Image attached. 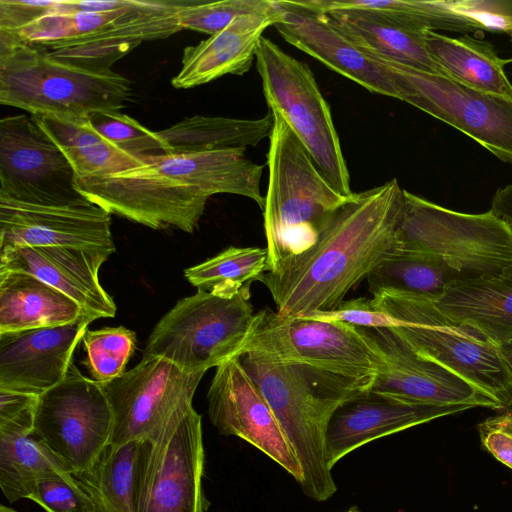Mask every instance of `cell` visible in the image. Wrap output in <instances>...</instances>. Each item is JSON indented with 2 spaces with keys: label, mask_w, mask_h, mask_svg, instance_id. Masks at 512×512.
<instances>
[{
  "label": "cell",
  "mask_w": 512,
  "mask_h": 512,
  "mask_svg": "<svg viewBox=\"0 0 512 512\" xmlns=\"http://www.w3.org/2000/svg\"><path fill=\"white\" fill-rule=\"evenodd\" d=\"M403 197L396 178L354 193L311 248L261 274L256 281L268 288L276 312L303 317L342 304L392 252Z\"/></svg>",
  "instance_id": "6da1fadb"
},
{
  "label": "cell",
  "mask_w": 512,
  "mask_h": 512,
  "mask_svg": "<svg viewBox=\"0 0 512 512\" xmlns=\"http://www.w3.org/2000/svg\"><path fill=\"white\" fill-rule=\"evenodd\" d=\"M245 152L246 148H229L148 155L139 167L76 178L75 188L111 215L152 229L193 233L208 199L215 194L240 195L264 208L260 188L264 166Z\"/></svg>",
  "instance_id": "7a4b0ae2"
},
{
  "label": "cell",
  "mask_w": 512,
  "mask_h": 512,
  "mask_svg": "<svg viewBox=\"0 0 512 512\" xmlns=\"http://www.w3.org/2000/svg\"><path fill=\"white\" fill-rule=\"evenodd\" d=\"M237 357L273 410L301 465L300 488L315 501L329 499L337 487L325 456L328 422L343 402L369 390L375 376L343 377L255 351Z\"/></svg>",
  "instance_id": "3957f363"
},
{
  "label": "cell",
  "mask_w": 512,
  "mask_h": 512,
  "mask_svg": "<svg viewBox=\"0 0 512 512\" xmlns=\"http://www.w3.org/2000/svg\"><path fill=\"white\" fill-rule=\"evenodd\" d=\"M263 210L267 270L311 248L352 196L339 193L287 124L274 114Z\"/></svg>",
  "instance_id": "277c9868"
},
{
  "label": "cell",
  "mask_w": 512,
  "mask_h": 512,
  "mask_svg": "<svg viewBox=\"0 0 512 512\" xmlns=\"http://www.w3.org/2000/svg\"><path fill=\"white\" fill-rule=\"evenodd\" d=\"M131 82L113 70L96 72L52 58L48 51L0 30V103L32 114L88 118L121 111Z\"/></svg>",
  "instance_id": "5b68a950"
},
{
  "label": "cell",
  "mask_w": 512,
  "mask_h": 512,
  "mask_svg": "<svg viewBox=\"0 0 512 512\" xmlns=\"http://www.w3.org/2000/svg\"><path fill=\"white\" fill-rule=\"evenodd\" d=\"M393 328L421 357L457 374L502 408L512 393V374L499 346L477 329L458 323L433 302L432 296L380 290L371 297Z\"/></svg>",
  "instance_id": "8992f818"
},
{
  "label": "cell",
  "mask_w": 512,
  "mask_h": 512,
  "mask_svg": "<svg viewBox=\"0 0 512 512\" xmlns=\"http://www.w3.org/2000/svg\"><path fill=\"white\" fill-rule=\"evenodd\" d=\"M392 252L434 258L457 279L492 275L512 266V229L492 210L458 212L404 189Z\"/></svg>",
  "instance_id": "52a82bcc"
},
{
  "label": "cell",
  "mask_w": 512,
  "mask_h": 512,
  "mask_svg": "<svg viewBox=\"0 0 512 512\" xmlns=\"http://www.w3.org/2000/svg\"><path fill=\"white\" fill-rule=\"evenodd\" d=\"M255 60L269 110L287 124L328 182L342 195L352 196L330 106L311 69L264 36Z\"/></svg>",
  "instance_id": "ba28073f"
},
{
  "label": "cell",
  "mask_w": 512,
  "mask_h": 512,
  "mask_svg": "<svg viewBox=\"0 0 512 512\" xmlns=\"http://www.w3.org/2000/svg\"><path fill=\"white\" fill-rule=\"evenodd\" d=\"M249 284L231 298L198 290L180 299L155 325L143 355L205 373L238 356L254 316Z\"/></svg>",
  "instance_id": "9c48e42d"
},
{
  "label": "cell",
  "mask_w": 512,
  "mask_h": 512,
  "mask_svg": "<svg viewBox=\"0 0 512 512\" xmlns=\"http://www.w3.org/2000/svg\"><path fill=\"white\" fill-rule=\"evenodd\" d=\"M202 418L193 406L138 441L132 482L134 512H206Z\"/></svg>",
  "instance_id": "30bf717a"
},
{
  "label": "cell",
  "mask_w": 512,
  "mask_h": 512,
  "mask_svg": "<svg viewBox=\"0 0 512 512\" xmlns=\"http://www.w3.org/2000/svg\"><path fill=\"white\" fill-rule=\"evenodd\" d=\"M248 351L353 379L375 376L381 363L356 326L308 317H283L269 307L254 316L240 354Z\"/></svg>",
  "instance_id": "8fae6325"
},
{
  "label": "cell",
  "mask_w": 512,
  "mask_h": 512,
  "mask_svg": "<svg viewBox=\"0 0 512 512\" xmlns=\"http://www.w3.org/2000/svg\"><path fill=\"white\" fill-rule=\"evenodd\" d=\"M375 57L386 68L399 100L456 128L512 165V99Z\"/></svg>",
  "instance_id": "7c38bea8"
},
{
  "label": "cell",
  "mask_w": 512,
  "mask_h": 512,
  "mask_svg": "<svg viewBox=\"0 0 512 512\" xmlns=\"http://www.w3.org/2000/svg\"><path fill=\"white\" fill-rule=\"evenodd\" d=\"M112 427L103 388L74 363L61 382L38 396L33 433L70 474L94 465L110 443Z\"/></svg>",
  "instance_id": "4fadbf2b"
},
{
  "label": "cell",
  "mask_w": 512,
  "mask_h": 512,
  "mask_svg": "<svg viewBox=\"0 0 512 512\" xmlns=\"http://www.w3.org/2000/svg\"><path fill=\"white\" fill-rule=\"evenodd\" d=\"M203 372H187L157 356L142 360L123 375L100 383L113 413L110 445L148 436L173 415L192 405Z\"/></svg>",
  "instance_id": "5bb4252c"
},
{
  "label": "cell",
  "mask_w": 512,
  "mask_h": 512,
  "mask_svg": "<svg viewBox=\"0 0 512 512\" xmlns=\"http://www.w3.org/2000/svg\"><path fill=\"white\" fill-rule=\"evenodd\" d=\"M76 173L49 136L24 114L0 121V195L36 204H68L86 198Z\"/></svg>",
  "instance_id": "9a60e30c"
},
{
  "label": "cell",
  "mask_w": 512,
  "mask_h": 512,
  "mask_svg": "<svg viewBox=\"0 0 512 512\" xmlns=\"http://www.w3.org/2000/svg\"><path fill=\"white\" fill-rule=\"evenodd\" d=\"M357 328L381 360L371 392L414 405L501 409L457 374L419 356L393 328Z\"/></svg>",
  "instance_id": "2e32d148"
},
{
  "label": "cell",
  "mask_w": 512,
  "mask_h": 512,
  "mask_svg": "<svg viewBox=\"0 0 512 512\" xmlns=\"http://www.w3.org/2000/svg\"><path fill=\"white\" fill-rule=\"evenodd\" d=\"M207 400L210 421L220 433L247 441L301 483V465L280 423L237 356L216 367Z\"/></svg>",
  "instance_id": "e0dca14e"
},
{
  "label": "cell",
  "mask_w": 512,
  "mask_h": 512,
  "mask_svg": "<svg viewBox=\"0 0 512 512\" xmlns=\"http://www.w3.org/2000/svg\"><path fill=\"white\" fill-rule=\"evenodd\" d=\"M111 214L85 199L36 204L0 195V253L21 246H69L113 254Z\"/></svg>",
  "instance_id": "ac0fdd59"
},
{
  "label": "cell",
  "mask_w": 512,
  "mask_h": 512,
  "mask_svg": "<svg viewBox=\"0 0 512 512\" xmlns=\"http://www.w3.org/2000/svg\"><path fill=\"white\" fill-rule=\"evenodd\" d=\"M276 2L279 17L274 27L286 42L370 92L398 99L383 64L349 38L328 13L309 0Z\"/></svg>",
  "instance_id": "d6986e66"
},
{
  "label": "cell",
  "mask_w": 512,
  "mask_h": 512,
  "mask_svg": "<svg viewBox=\"0 0 512 512\" xmlns=\"http://www.w3.org/2000/svg\"><path fill=\"white\" fill-rule=\"evenodd\" d=\"M93 321L0 334V389L40 395L57 385Z\"/></svg>",
  "instance_id": "ffe728a7"
},
{
  "label": "cell",
  "mask_w": 512,
  "mask_h": 512,
  "mask_svg": "<svg viewBox=\"0 0 512 512\" xmlns=\"http://www.w3.org/2000/svg\"><path fill=\"white\" fill-rule=\"evenodd\" d=\"M471 409L466 405L431 406L401 402L362 391L343 402L332 414L325 433L328 467L361 446L439 417Z\"/></svg>",
  "instance_id": "44dd1931"
},
{
  "label": "cell",
  "mask_w": 512,
  "mask_h": 512,
  "mask_svg": "<svg viewBox=\"0 0 512 512\" xmlns=\"http://www.w3.org/2000/svg\"><path fill=\"white\" fill-rule=\"evenodd\" d=\"M110 254L69 246H21L0 253V270L31 274L73 299L93 320L113 318L116 304L99 281Z\"/></svg>",
  "instance_id": "7402d4cb"
},
{
  "label": "cell",
  "mask_w": 512,
  "mask_h": 512,
  "mask_svg": "<svg viewBox=\"0 0 512 512\" xmlns=\"http://www.w3.org/2000/svg\"><path fill=\"white\" fill-rule=\"evenodd\" d=\"M185 0H131L116 25L101 34L76 41L49 55L66 64L96 72L113 64L142 42L165 39L180 30L178 11Z\"/></svg>",
  "instance_id": "603a6c76"
},
{
  "label": "cell",
  "mask_w": 512,
  "mask_h": 512,
  "mask_svg": "<svg viewBox=\"0 0 512 512\" xmlns=\"http://www.w3.org/2000/svg\"><path fill=\"white\" fill-rule=\"evenodd\" d=\"M276 2V0H275ZM279 9L243 15L221 31L183 50L181 68L171 83L177 89L193 88L224 75H243L256 59L263 32L274 26Z\"/></svg>",
  "instance_id": "cb8c5ba5"
},
{
  "label": "cell",
  "mask_w": 512,
  "mask_h": 512,
  "mask_svg": "<svg viewBox=\"0 0 512 512\" xmlns=\"http://www.w3.org/2000/svg\"><path fill=\"white\" fill-rule=\"evenodd\" d=\"M433 302L450 319L500 346L512 341V266L492 275L455 279Z\"/></svg>",
  "instance_id": "d4e9b609"
},
{
  "label": "cell",
  "mask_w": 512,
  "mask_h": 512,
  "mask_svg": "<svg viewBox=\"0 0 512 512\" xmlns=\"http://www.w3.org/2000/svg\"><path fill=\"white\" fill-rule=\"evenodd\" d=\"M360 7L423 31L504 32L512 35V1L363 0Z\"/></svg>",
  "instance_id": "484cf974"
},
{
  "label": "cell",
  "mask_w": 512,
  "mask_h": 512,
  "mask_svg": "<svg viewBox=\"0 0 512 512\" xmlns=\"http://www.w3.org/2000/svg\"><path fill=\"white\" fill-rule=\"evenodd\" d=\"M328 14L349 38L372 55L451 78L427 51L426 31L371 10L344 9Z\"/></svg>",
  "instance_id": "4316f807"
},
{
  "label": "cell",
  "mask_w": 512,
  "mask_h": 512,
  "mask_svg": "<svg viewBox=\"0 0 512 512\" xmlns=\"http://www.w3.org/2000/svg\"><path fill=\"white\" fill-rule=\"evenodd\" d=\"M84 317L89 316L73 299L39 278L0 270V334L66 325Z\"/></svg>",
  "instance_id": "83f0119b"
},
{
  "label": "cell",
  "mask_w": 512,
  "mask_h": 512,
  "mask_svg": "<svg viewBox=\"0 0 512 512\" xmlns=\"http://www.w3.org/2000/svg\"><path fill=\"white\" fill-rule=\"evenodd\" d=\"M71 163L77 178L102 176L139 167L146 156L125 152L99 134L89 118L32 114Z\"/></svg>",
  "instance_id": "f1b7e54d"
},
{
  "label": "cell",
  "mask_w": 512,
  "mask_h": 512,
  "mask_svg": "<svg viewBox=\"0 0 512 512\" xmlns=\"http://www.w3.org/2000/svg\"><path fill=\"white\" fill-rule=\"evenodd\" d=\"M425 45L452 79L475 90L512 99V84L504 70L510 60L501 59L489 42L427 30Z\"/></svg>",
  "instance_id": "f546056e"
},
{
  "label": "cell",
  "mask_w": 512,
  "mask_h": 512,
  "mask_svg": "<svg viewBox=\"0 0 512 512\" xmlns=\"http://www.w3.org/2000/svg\"><path fill=\"white\" fill-rule=\"evenodd\" d=\"M274 115L259 119H235L195 115L158 131L167 145L164 154H190L256 146L269 137Z\"/></svg>",
  "instance_id": "4dcf8cb0"
},
{
  "label": "cell",
  "mask_w": 512,
  "mask_h": 512,
  "mask_svg": "<svg viewBox=\"0 0 512 512\" xmlns=\"http://www.w3.org/2000/svg\"><path fill=\"white\" fill-rule=\"evenodd\" d=\"M68 473L33 430L0 425V488L10 503L29 499L39 479Z\"/></svg>",
  "instance_id": "1f68e13d"
},
{
  "label": "cell",
  "mask_w": 512,
  "mask_h": 512,
  "mask_svg": "<svg viewBox=\"0 0 512 512\" xmlns=\"http://www.w3.org/2000/svg\"><path fill=\"white\" fill-rule=\"evenodd\" d=\"M138 441L109 444L90 469L72 474L92 499L96 512H134L132 482Z\"/></svg>",
  "instance_id": "d6a6232c"
},
{
  "label": "cell",
  "mask_w": 512,
  "mask_h": 512,
  "mask_svg": "<svg viewBox=\"0 0 512 512\" xmlns=\"http://www.w3.org/2000/svg\"><path fill=\"white\" fill-rule=\"evenodd\" d=\"M266 248L229 247L206 261L184 271L188 282L198 290L231 298L267 270Z\"/></svg>",
  "instance_id": "836d02e7"
},
{
  "label": "cell",
  "mask_w": 512,
  "mask_h": 512,
  "mask_svg": "<svg viewBox=\"0 0 512 512\" xmlns=\"http://www.w3.org/2000/svg\"><path fill=\"white\" fill-rule=\"evenodd\" d=\"M366 279L371 295L380 290H396L437 296L457 277L434 258L390 252Z\"/></svg>",
  "instance_id": "e575fe53"
},
{
  "label": "cell",
  "mask_w": 512,
  "mask_h": 512,
  "mask_svg": "<svg viewBox=\"0 0 512 512\" xmlns=\"http://www.w3.org/2000/svg\"><path fill=\"white\" fill-rule=\"evenodd\" d=\"M130 4L131 0H127L123 7L108 12L58 13L51 11L24 27L6 32L27 43L54 50L110 30Z\"/></svg>",
  "instance_id": "d590c367"
},
{
  "label": "cell",
  "mask_w": 512,
  "mask_h": 512,
  "mask_svg": "<svg viewBox=\"0 0 512 512\" xmlns=\"http://www.w3.org/2000/svg\"><path fill=\"white\" fill-rule=\"evenodd\" d=\"M85 357L83 364L91 379L109 382L126 372L134 355L136 333L124 326L87 330L82 338Z\"/></svg>",
  "instance_id": "8d00e7d4"
},
{
  "label": "cell",
  "mask_w": 512,
  "mask_h": 512,
  "mask_svg": "<svg viewBox=\"0 0 512 512\" xmlns=\"http://www.w3.org/2000/svg\"><path fill=\"white\" fill-rule=\"evenodd\" d=\"M275 8V0H185L178 17L183 29L211 36L240 16L269 13Z\"/></svg>",
  "instance_id": "74e56055"
},
{
  "label": "cell",
  "mask_w": 512,
  "mask_h": 512,
  "mask_svg": "<svg viewBox=\"0 0 512 512\" xmlns=\"http://www.w3.org/2000/svg\"><path fill=\"white\" fill-rule=\"evenodd\" d=\"M88 118L99 134L125 152L139 156L167 152L158 131L146 128L121 111H98Z\"/></svg>",
  "instance_id": "f35d334b"
},
{
  "label": "cell",
  "mask_w": 512,
  "mask_h": 512,
  "mask_svg": "<svg viewBox=\"0 0 512 512\" xmlns=\"http://www.w3.org/2000/svg\"><path fill=\"white\" fill-rule=\"evenodd\" d=\"M29 499L46 512H96L92 499L70 473L39 479Z\"/></svg>",
  "instance_id": "ab89813d"
},
{
  "label": "cell",
  "mask_w": 512,
  "mask_h": 512,
  "mask_svg": "<svg viewBox=\"0 0 512 512\" xmlns=\"http://www.w3.org/2000/svg\"><path fill=\"white\" fill-rule=\"evenodd\" d=\"M303 317L320 321H338L365 328L393 327L390 316L374 307L368 298L345 300L334 310L313 312Z\"/></svg>",
  "instance_id": "60d3db41"
},
{
  "label": "cell",
  "mask_w": 512,
  "mask_h": 512,
  "mask_svg": "<svg viewBox=\"0 0 512 512\" xmlns=\"http://www.w3.org/2000/svg\"><path fill=\"white\" fill-rule=\"evenodd\" d=\"M58 0H0V30L13 31L54 10Z\"/></svg>",
  "instance_id": "b9f144b4"
},
{
  "label": "cell",
  "mask_w": 512,
  "mask_h": 512,
  "mask_svg": "<svg viewBox=\"0 0 512 512\" xmlns=\"http://www.w3.org/2000/svg\"><path fill=\"white\" fill-rule=\"evenodd\" d=\"M39 395L0 389V425L33 430Z\"/></svg>",
  "instance_id": "7bdbcfd3"
},
{
  "label": "cell",
  "mask_w": 512,
  "mask_h": 512,
  "mask_svg": "<svg viewBox=\"0 0 512 512\" xmlns=\"http://www.w3.org/2000/svg\"><path fill=\"white\" fill-rule=\"evenodd\" d=\"M127 3V0H58L53 12L77 13V12H108L119 9Z\"/></svg>",
  "instance_id": "ee69618b"
},
{
  "label": "cell",
  "mask_w": 512,
  "mask_h": 512,
  "mask_svg": "<svg viewBox=\"0 0 512 512\" xmlns=\"http://www.w3.org/2000/svg\"><path fill=\"white\" fill-rule=\"evenodd\" d=\"M480 436L486 449L512 469V436L500 430L480 432Z\"/></svg>",
  "instance_id": "f6af8a7d"
},
{
  "label": "cell",
  "mask_w": 512,
  "mask_h": 512,
  "mask_svg": "<svg viewBox=\"0 0 512 512\" xmlns=\"http://www.w3.org/2000/svg\"><path fill=\"white\" fill-rule=\"evenodd\" d=\"M495 416L487 418L479 425V432L500 430L512 436V393L506 404Z\"/></svg>",
  "instance_id": "bcb514c9"
},
{
  "label": "cell",
  "mask_w": 512,
  "mask_h": 512,
  "mask_svg": "<svg viewBox=\"0 0 512 512\" xmlns=\"http://www.w3.org/2000/svg\"><path fill=\"white\" fill-rule=\"evenodd\" d=\"M490 210L502 218L512 229V182L495 192Z\"/></svg>",
  "instance_id": "7dc6e473"
},
{
  "label": "cell",
  "mask_w": 512,
  "mask_h": 512,
  "mask_svg": "<svg viewBox=\"0 0 512 512\" xmlns=\"http://www.w3.org/2000/svg\"><path fill=\"white\" fill-rule=\"evenodd\" d=\"M500 355L512 374V341L499 346Z\"/></svg>",
  "instance_id": "c3c4849f"
},
{
  "label": "cell",
  "mask_w": 512,
  "mask_h": 512,
  "mask_svg": "<svg viewBox=\"0 0 512 512\" xmlns=\"http://www.w3.org/2000/svg\"><path fill=\"white\" fill-rule=\"evenodd\" d=\"M0 512H17L16 510L8 507V506H5V505H1L0 506Z\"/></svg>",
  "instance_id": "681fc988"
},
{
  "label": "cell",
  "mask_w": 512,
  "mask_h": 512,
  "mask_svg": "<svg viewBox=\"0 0 512 512\" xmlns=\"http://www.w3.org/2000/svg\"><path fill=\"white\" fill-rule=\"evenodd\" d=\"M345 512H361L358 507L353 506L350 509L346 510Z\"/></svg>",
  "instance_id": "f907efd6"
},
{
  "label": "cell",
  "mask_w": 512,
  "mask_h": 512,
  "mask_svg": "<svg viewBox=\"0 0 512 512\" xmlns=\"http://www.w3.org/2000/svg\"><path fill=\"white\" fill-rule=\"evenodd\" d=\"M512 61V59H510V62Z\"/></svg>",
  "instance_id": "816d5d0a"
}]
</instances>
